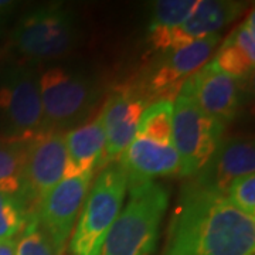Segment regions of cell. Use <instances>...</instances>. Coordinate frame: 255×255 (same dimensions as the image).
Masks as SVG:
<instances>
[{"label": "cell", "mask_w": 255, "mask_h": 255, "mask_svg": "<svg viewBox=\"0 0 255 255\" xmlns=\"http://www.w3.org/2000/svg\"><path fill=\"white\" fill-rule=\"evenodd\" d=\"M30 214L20 196L0 190V240L18 237Z\"/></svg>", "instance_id": "cell-21"}, {"label": "cell", "mask_w": 255, "mask_h": 255, "mask_svg": "<svg viewBox=\"0 0 255 255\" xmlns=\"http://www.w3.org/2000/svg\"><path fill=\"white\" fill-rule=\"evenodd\" d=\"M16 255H55L36 213L28 216L21 236H18Z\"/></svg>", "instance_id": "cell-22"}, {"label": "cell", "mask_w": 255, "mask_h": 255, "mask_svg": "<svg viewBox=\"0 0 255 255\" xmlns=\"http://www.w3.org/2000/svg\"><path fill=\"white\" fill-rule=\"evenodd\" d=\"M117 162L127 176L129 191L153 183L159 176L179 174V156L173 143H162L137 135Z\"/></svg>", "instance_id": "cell-13"}, {"label": "cell", "mask_w": 255, "mask_h": 255, "mask_svg": "<svg viewBox=\"0 0 255 255\" xmlns=\"http://www.w3.org/2000/svg\"><path fill=\"white\" fill-rule=\"evenodd\" d=\"M105 137L104 110H101L92 121L64 133L67 147L64 179L95 172L105 147Z\"/></svg>", "instance_id": "cell-16"}, {"label": "cell", "mask_w": 255, "mask_h": 255, "mask_svg": "<svg viewBox=\"0 0 255 255\" xmlns=\"http://www.w3.org/2000/svg\"><path fill=\"white\" fill-rule=\"evenodd\" d=\"M226 197L236 209L255 219V174H244L234 179L228 186Z\"/></svg>", "instance_id": "cell-23"}, {"label": "cell", "mask_w": 255, "mask_h": 255, "mask_svg": "<svg viewBox=\"0 0 255 255\" xmlns=\"http://www.w3.org/2000/svg\"><path fill=\"white\" fill-rule=\"evenodd\" d=\"M255 149L250 137L221 139L207 163L194 176L191 184L226 194L230 183L244 174L254 173Z\"/></svg>", "instance_id": "cell-14"}, {"label": "cell", "mask_w": 255, "mask_h": 255, "mask_svg": "<svg viewBox=\"0 0 255 255\" xmlns=\"http://www.w3.org/2000/svg\"><path fill=\"white\" fill-rule=\"evenodd\" d=\"M247 9V3L231 0H201L197 1L190 16L177 28L172 30L155 46L156 50L166 53L196 40L214 36L230 24Z\"/></svg>", "instance_id": "cell-15"}, {"label": "cell", "mask_w": 255, "mask_h": 255, "mask_svg": "<svg viewBox=\"0 0 255 255\" xmlns=\"http://www.w3.org/2000/svg\"><path fill=\"white\" fill-rule=\"evenodd\" d=\"M199 0H160L156 1L149 24V40L155 47L167 33L177 28L190 16Z\"/></svg>", "instance_id": "cell-18"}, {"label": "cell", "mask_w": 255, "mask_h": 255, "mask_svg": "<svg viewBox=\"0 0 255 255\" xmlns=\"http://www.w3.org/2000/svg\"><path fill=\"white\" fill-rule=\"evenodd\" d=\"M0 119L11 139L28 140L44 129L38 77L31 70H14L0 85Z\"/></svg>", "instance_id": "cell-9"}, {"label": "cell", "mask_w": 255, "mask_h": 255, "mask_svg": "<svg viewBox=\"0 0 255 255\" xmlns=\"http://www.w3.org/2000/svg\"><path fill=\"white\" fill-rule=\"evenodd\" d=\"M17 238L18 237L0 240V255H16Z\"/></svg>", "instance_id": "cell-24"}, {"label": "cell", "mask_w": 255, "mask_h": 255, "mask_svg": "<svg viewBox=\"0 0 255 255\" xmlns=\"http://www.w3.org/2000/svg\"><path fill=\"white\" fill-rule=\"evenodd\" d=\"M77 38L75 20L63 6L33 10L14 31V44L21 54L31 58H55L67 54Z\"/></svg>", "instance_id": "cell-7"}, {"label": "cell", "mask_w": 255, "mask_h": 255, "mask_svg": "<svg viewBox=\"0 0 255 255\" xmlns=\"http://www.w3.org/2000/svg\"><path fill=\"white\" fill-rule=\"evenodd\" d=\"M135 135L162 143H173L172 101H159L150 104L139 119Z\"/></svg>", "instance_id": "cell-20"}, {"label": "cell", "mask_w": 255, "mask_h": 255, "mask_svg": "<svg viewBox=\"0 0 255 255\" xmlns=\"http://www.w3.org/2000/svg\"><path fill=\"white\" fill-rule=\"evenodd\" d=\"M226 127L210 118L193 101L179 94L173 104V145L179 176L194 177L223 139Z\"/></svg>", "instance_id": "cell-5"}, {"label": "cell", "mask_w": 255, "mask_h": 255, "mask_svg": "<svg viewBox=\"0 0 255 255\" xmlns=\"http://www.w3.org/2000/svg\"><path fill=\"white\" fill-rule=\"evenodd\" d=\"M211 63L237 81H246L253 75L255 67L254 10H251L250 16L230 33Z\"/></svg>", "instance_id": "cell-17"}, {"label": "cell", "mask_w": 255, "mask_h": 255, "mask_svg": "<svg viewBox=\"0 0 255 255\" xmlns=\"http://www.w3.org/2000/svg\"><path fill=\"white\" fill-rule=\"evenodd\" d=\"M219 40V34H214L163 53L157 61L147 67L140 82L135 85L136 90L149 105L176 98L184 81L207 64Z\"/></svg>", "instance_id": "cell-6"}, {"label": "cell", "mask_w": 255, "mask_h": 255, "mask_svg": "<svg viewBox=\"0 0 255 255\" xmlns=\"http://www.w3.org/2000/svg\"><path fill=\"white\" fill-rule=\"evenodd\" d=\"M98 172L68 241V255H100L105 238L124 206L128 183L118 162Z\"/></svg>", "instance_id": "cell-3"}, {"label": "cell", "mask_w": 255, "mask_h": 255, "mask_svg": "<svg viewBox=\"0 0 255 255\" xmlns=\"http://www.w3.org/2000/svg\"><path fill=\"white\" fill-rule=\"evenodd\" d=\"M67 147L64 132L43 130L24 143L21 199L30 213L48 191L64 179Z\"/></svg>", "instance_id": "cell-8"}, {"label": "cell", "mask_w": 255, "mask_h": 255, "mask_svg": "<svg viewBox=\"0 0 255 255\" xmlns=\"http://www.w3.org/2000/svg\"><path fill=\"white\" fill-rule=\"evenodd\" d=\"M179 94L189 97L210 118L227 127L241 104L240 81L207 63L187 78Z\"/></svg>", "instance_id": "cell-11"}, {"label": "cell", "mask_w": 255, "mask_h": 255, "mask_svg": "<svg viewBox=\"0 0 255 255\" xmlns=\"http://www.w3.org/2000/svg\"><path fill=\"white\" fill-rule=\"evenodd\" d=\"M94 172L63 179L41 199L36 214L55 255H64L90 191Z\"/></svg>", "instance_id": "cell-10"}, {"label": "cell", "mask_w": 255, "mask_h": 255, "mask_svg": "<svg viewBox=\"0 0 255 255\" xmlns=\"http://www.w3.org/2000/svg\"><path fill=\"white\" fill-rule=\"evenodd\" d=\"M169 206V190L150 183L130 191L127 207L112 224L100 255H150Z\"/></svg>", "instance_id": "cell-2"}, {"label": "cell", "mask_w": 255, "mask_h": 255, "mask_svg": "<svg viewBox=\"0 0 255 255\" xmlns=\"http://www.w3.org/2000/svg\"><path fill=\"white\" fill-rule=\"evenodd\" d=\"M44 129L63 132L82 124L98 102L100 92L87 77L53 67L38 78Z\"/></svg>", "instance_id": "cell-4"}, {"label": "cell", "mask_w": 255, "mask_h": 255, "mask_svg": "<svg viewBox=\"0 0 255 255\" xmlns=\"http://www.w3.org/2000/svg\"><path fill=\"white\" fill-rule=\"evenodd\" d=\"M24 143L18 139H0V190L21 197Z\"/></svg>", "instance_id": "cell-19"}, {"label": "cell", "mask_w": 255, "mask_h": 255, "mask_svg": "<svg viewBox=\"0 0 255 255\" xmlns=\"http://www.w3.org/2000/svg\"><path fill=\"white\" fill-rule=\"evenodd\" d=\"M163 255H255V219L236 209L226 194L189 183Z\"/></svg>", "instance_id": "cell-1"}, {"label": "cell", "mask_w": 255, "mask_h": 255, "mask_svg": "<svg viewBox=\"0 0 255 255\" xmlns=\"http://www.w3.org/2000/svg\"><path fill=\"white\" fill-rule=\"evenodd\" d=\"M149 107L147 101L137 91L135 85L115 91L105 101L104 125L105 147L97 170L115 163L136 133L137 124L143 111Z\"/></svg>", "instance_id": "cell-12"}]
</instances>
